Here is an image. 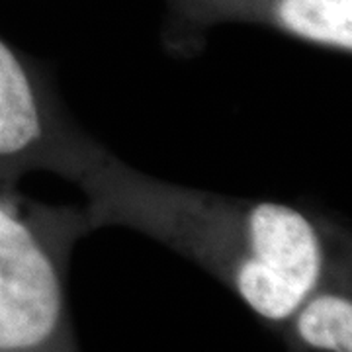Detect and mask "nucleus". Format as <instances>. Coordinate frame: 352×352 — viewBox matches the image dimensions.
Masks as SVG:
<instances>
[{"mask_svg": "<svg viewBox=\"0 0 352 352\" xmlns=\"http://www.w3.org/2000/svg\"><path fill=\"white\" fill-rule=\"evenodd\" d=\"M90 231L126 227L186 256L282 327L351 245L344 227L309 208L235 198L145 175L94 141L71 176Z\"/></svg>", "mask_w": 352, "mask_h": 352, "instance_id": "1", "label": "nucleus"}, {"mask_svg": "<svg viewBox=\"0 0 352 352\" xmlns=\"http://www.w3.org/2000/svg\"><path fill=\"white\" fill-rule=\"evenodd\" d=\"M88 233L82 206L32 200L0 175V352H78L67 272Z\"/></svg>", "mask_w": 352, "mask_h": 352, "instance_id": "2", "label": "nucleus"}, {"mask_svg": "<svg viewBox=\"0 0 352 352\" xmlns=\"http://www.w3.org/2000/svg\"><path fill=\"white\" fill-rule=\"evenodd\" d=\"M94 143L67 113L45 69L0 38V175L71 178Z\"/></svg>", "mask_w": 352, "mask_h": 352, "instance_id": "3", "label": "nucleus"}, {"mask_svg": "<svg viewBox=\"0 0 352 352\" xmlns=\"http://www.w3.org/2000/svg\"><path fill=\"white\" fill-rule=\"evenodd\" d=\"M163 38L175 53L201 50L204 36L226 24H249L351 55L352 0H163Z\"/></svg>", "mask_w": 352, "mask_h": 352, "instance_id": "4", "label": "nucleus"}, {"mask_svg": "<svg viewBox=\"0 0 352 352\" xmlns=\"http://www.w3.org/2000/svg\"><path fill=\"white\" fill-rule=\"evenodd\" d=\"M282 329L294 352H352L351 245L333 256Z\"/></svg>", "mask_w": 352, "mask_h": 352, "instance_id": "5", "label": "nucleus"}]
</instances>
